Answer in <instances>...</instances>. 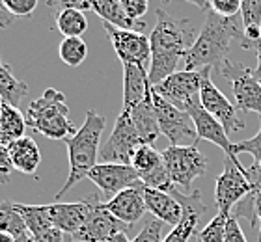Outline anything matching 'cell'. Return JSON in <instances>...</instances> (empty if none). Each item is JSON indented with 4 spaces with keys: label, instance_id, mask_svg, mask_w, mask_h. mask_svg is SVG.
<instances>
[{
    "label": "cell",
    "instance_id": "b9f144b4",
    "mask_svg": "<svg viewBox=\"0 0 261 242\" xmlns=\"http://www.w3.org/2000/svg\"><path fill=\"white\" fill-rule=\"evenodd\" d=\"M256 54H257V67L254 69V76H256V80L261 84V47L256 50Z\"/></svg>",
    "mask_w": 261,
    "mask_h": 242
},
{
    "label": "cell",
    "instance_id": "d590c367",
    "mask_svg": "<svg viewBox=\"0 0 261 242\" xmlns=\"http://www.w3.org/2000/svg\"><path fill=\"white\" fill-rule=\"evenodd\" d=\"M47 8L53 10L55 13L64 10H81V11L92 10L90 0H47Z\"/></svg>",
    "mask_w": 261,
    "mask_h": 242
},
{
    "label": "cell",
    "instance_id": "4dcf8cb0",
    "mask_svg": "<svg viewBox=\"0 0 261 242\" xmlns=\"http://www.w3.org/2000/svg\"><path fill=\"white\" fill-rule=\"evenodd\" d=\"M163 222L157 220V218H149V220L144 222L142 229L138 231L135 238L130 242H163Z\"/></svg>",
    "mask_w": 261,
    "mask_h": 242
},
{
    "label": "cell",
    "instance_id": "ffe728a7",
    "mask_svg": "<svg viewBox=\"0 0 261 242\" xmlns=\"http://www.w3.org/2000/svg\"><path fill=\"white\" fill-rule=\"evenodd\" d=\"M144 201H146V209L151 212L153 218L161 220L163 224H170L175 227L183 218V207L170 192L149 189L144 184Z\"/></svg>",
    "mask_w": 261,
    "mask_h": 242
},
{
    "label": "cell",
    "instance_id": "d4e9b609",
    "mask_svg": "<svg viewBox=\"0 0 261 242\" xmlns=\"http://www.w3.org/2000/svg\"><path fill=\"white\" fill-rule=\"evenodd\" d=\"M27 93L28 86L13 76L10 65L0 64V101L19 108V104L27 97Z\"/></svg>",
    "mask_w": 261,
    "mask_h": 242
},
{
    "label": "cell",
    "instance_id": "d6986e66",
    "mask_svg": "<svg viewBox=\"0 0 261 242\" xmlns=\"http://www.w3.org/2000/svg\"><path fill=\"white\" fill-rule=\"evenodd\" d=\"M47 216L53 226L58 227L65 235H75L88 218V201L86 198L73 203H53L45 205Z\"/></svg>",
    "mask_w": 261,
    "mask_h": 242
},
{
    "label": "cell",
    "instance_id": "1f68e13d",
    "mask_svg": "<svg viewBox=\"0 0 261 242\" xmlns=\"http://www.w3.org/2000/svg\"><path fill=\"white\" fill-rule=\"evenodd\" d=\"M243 0H207V10L215 11L220 17H237L241 13Z\"/></svg>",
    "mask_w": 261,
    "mask_h": 242
},
{
    "label": "cell",
    "instance_id": "8992f818",
    "mask_svg": "<svg viewBox=\"0 0 261 242\" xmlns=\"http://www.w3.org/2000/svg\"><path fill=\"white\" fill-rule=\"evenodd\" d=\"M218 75L231 84L235 106L241 112H256L261 118V84L254 76V69L226 60L218 67Z\"/></svg>",
    "mask_w": 261,
    "mask_h": 242
},
{
    "label": "cell",
    "instance_id": "4316f807",
    "mask_svg": "<svg viewBox=\"0 0 261 242\" xmlns=\"http://www.w3.org/2000/svg\"><path fill=\"white\" fill-rule=\"evenodd\" d=\"M130 166L135 168V172L138 173L140 181L151 175L155 170H159L161 166H164V158L163 153L157 151L153 145H140L136 149L133 160H130Z\"/></svg>",
    "mask_w": 261,
    "mask_h": 242
},
{
    "label": "cell",
    "instance_id": "4fadbf2b",
    "mask_svg": "<svg viewBox=\"0 0 261 242\" xmlns=\"http://www.w3.org/2000/svg\"><path fill=\"white\" fill-rule=\"evenodd\" d=\"M103 28L121 64L146 65L147 60H151V47L147 36L136 30L116 28L109 22H103Z\"/></svg>",
    "mask_w": 261,
    "mask_h": 242
},
{
    "label": "cell",
    "instance_id": "277c9868",
    "mask_svg": "<svg viewBox=\"0 0 261 242\" xmlns=\"http://www.w3.org/2000/svg\"><path fill=\"white\" fill-rule=\"evenodd\" d=\"M24 118L30 129L49 140H67L79 130L71 123L65 95L56 88H47L41 97L34 99L28 104Z\"/></svg>",
    "mask_w": 261,
    "mask_h": 242
},
{
    "label": "cell",
    "instance_id": "ab89813d",
    "mask_svg": "<svg viewBox=\"0 0 261 242\" xmlns=\"http://www.w3.org/2000/svg\"><path fill=\"white\" fill-rule=\"evenodd\" d=\"M246 198L252 201V207H254V214H256V222L259 220V235H257V242H261V190L256 194H248Z\"/></svg>",
    "mask_w": 261,
    "mask_h": 242
},
{
    "label": "cell",
    "instance_id": "44dd1931",
    "mask_svg": "<svg viewBox=\"0 0 261 242\" xmlns=\"http://www.w3.org/2000/svg\"><path fill=\"white\" fill-rule=\"evenodd\" d=\"M8 149H10L11 162L17 172L24 173V175H34L38 172L39 164H41V151L34 138L22 136L19 140L11 142Z\"/></svg>",
    "mask_w": 261,
    "mask_h": 242
},
{
    "label": "cell",
    "instance_id": "cb8c5ba5",
    "mask_svg": "<svg viewBox=\"0 0 261 242\" xmlns=\"http://www.w3.org/2000/svg\"><path fill=\"white\" fill-rule=\"evenodd\" d=\"M27 127V118L21 114V110L2 102V106H0V142L10 145L11 142L27 136L24 135Z\"/></svg>",
    "mask_w": 261,
    "mask_h": 242
},
{
    "label": "cell",
    "instance_id": "9a60e30c",
    "mask_svg": "<svg viewBox=\"0 0 261 242\" xmlns=\"http://www.w3.org/2000/svg\"><path fill=\"white\" fill-rule=\"evenodd\" d=\"M172 196H174L179 205L183 207V218L177 226L172 229V231L166 235L163 242H189L192 235H196V229H198V224H200V218L205 212V203L201 199L200 190H194L191 194H183L175 189L172 190Z\"/></svg>",
    "mask_w": 261,
    "mask_h": 242
},
{
    "label": "cell",
    "instance_id": "3957f363",
    "mask_svg": "<svg viewBox=\"0 0 261 242\" xmlns=\"http://www.w3.org/2000/svg\"><path fill=\"white\" fill-rule=\"evenodd\" d=\"M107 119L97 110H88L86 119L75 135L67 138V156H69V175L58 192L56 199L64 198L76 183L88 179V173L93 166H97L99 151H101V135L105 130Z\"/></svg>",
    "mask_w": 261,
    "mask_h": 242
},
{
    "label": "cell",
    "instance_id": "9c48e42d",
    "mask_svg": "<svg viewBox=\"0 0 261 242\" xmlns=\"http://www.w3.org/2000/svg\"><path fill=\"white\" fill-rule=\"evenodd\" d=\"M88 201V218L84 222V226L73 235L75 242H105L107 238H110L116 233H129L127 224H123L121 220H118L109 209L107 205L101 203L97 194H93L90 198H86Z\"/></svg>",
    "mask_w": 261,
    "mask_h": 242
},
{
    "label": "cell",
    "instance_id": "bcb514c9",
    "mask_svg": "<svg viewBox=\"0 0 261 242\" xmlns=\"http://www.w3.org/2000/svg\"><path fill=\"white\" fill-rule=\"evenodd\" d=\"M15 242H34V238L30 237V235H27V237H22V238H19V240H15Z\"/></svg>",
    "mask_w": 261,
    "mask_h": 242
},
{
    "label": "cell",
    "instance_id": "7bdbcfd3",
    "mask_svg": "<svg viewBox=\"0 0 261 242\" xmlns=\"http://www.w3.org/2000/svg\"><path fill=\"white\" fill-rule=\"evenodd\" d=\"M105 242H130V240L127 238V233H116V235H112V237L107 238Z\"/></svg>",
    "mask_w": 261,
    "mask_h": 242
},
{
    "label": "cell",
    "instance_id": "6da1fadb",
    "mask_svg": "<svg viewBox=\"0 0 261 242\" xmlns=\"http://www.w3.org/2000/svg\"><path fill=\"white\" fill-rule=\"evenodd\" d=\"M233 43H239L241 47L245 45L243 21L239 22V17H220L207 10L205 22L183 58L185 71H200L205 67L217 71L226 60H229L228 56Z\"/></svg>",
    "mask_w": 261,
    "mask_h": 242
},
{
    "label": "cell",
    "instance_id": "52a82bcc",
    "mask_svg": "<svg viewBox=\"0 0 261 242\" xmlns=\"http://www.w3.org/2000/svg\"><path fill=\"white\" fill-rule=\"evenodd\" d=\"M201 71V86H200V102L207 114H211L218 123L222 125L224 130L229 135L239 132L246 127L245 118L241 116V110H237L235 104L228 101V97L224 95L211 78V71L209 67Z\"/></svg>",
    "mask_w": 261,
    "mask_h": 242
},
{
    "label": "cell",
    "instance_id": "ba28073f",
    "mask_svg": "<svg viewBox=\"0 0 261 242\" xmlns=\"http://www.w3.org/2000/svg\"><path fill=\"white\" fill-rule=\"evenodd\" d=\"M144 145L138 130H136L130 114L127 110H121L116 118L114 130L110 132L109 140L101 145L99 158L103 162H114V164H129L135 156L136 149Z\"/></svg>",
    "mask_w": 261,
    "mask_h": 242
},
{
    "label": "cell",
    "instance_id": "d6a6232c",
    "mask_svg": "<svg viewBox=\"0 0 261 242\" xmlns=\"http://www.w3.org/2000/svg\"><path fill=\"white\" fill-rule=\"evenodd\" d=\"M4 2V8L10 11L11 15L15 17H32V13L38 8L39 0H2Z\"/></svg>",
    "mask_w": 261,
    "mask_h": 242
},
{
    "label": "cell",
    "instance_id": "836d02e7",
    "mask_svg": "<svg viewBox=\"0 0 261 242\" xmlns=\"http://www.w3.org/2000/svg\"><path fill=\"white\" fill-rule=\"evenodd\" d=\"M233 153L241 155V153H248L254 156V162H261V125L256 136H252L248 140H243L239 144H233Z\"/></svg>",
    "mask_w": 261,
    "mask_h": 242
},
{
    "label": "cell",
    "instance_id": "f6af8a7d",
    "mask_svg": "<svg viewBox=\"0 0 261 242\" xmlns=\"http://www.w3.org/2000/svg\"><path fill=\"white\" fill-rule=\"evenodd\" d=\"M0 242H15V238L11 237L10 233H6V231H0Z\"/></svg>",
    "mask_w": 261,
    "mask_h": 242
},
{
    "label": "cell",
    "instance_id": "8d00e7d4",
    "mask_svg": "<svg viewBox=\"0 0 261 242\" xmlns=\"http://www.w3.org/2000/svg\"><path fill=\"white\" fill-rule=\"evenodd\" d=\"M13 170L15 168H13V162H11L10 149H8V145L0 142V183H10Z\"/></svg>",
    "mask_w": 261,
    "mask_h": 242
},
{
    "label": "cell",
    "instance_id": "8fae6325",
    "mask_svg": "<svg viewBox=\"0 0 261 242\" xmlns=\"http://www.w3.org/2000/svg\"><path fill=\"white\" fill-rule=\"evenodd\" d=\"M153 106L157 114L159 130L161 135H164V138H168L170 145H181L183 142H192L194 145H198L196 127L189 112L175 108L155 92H153Z\"/></svg>",
    "mask_w": 261,
    "mask_h": 242
},
{
    "label": "cell",
    "instance_id": "5bb4252c",
    "mask_svg": "<svg viewBox=\"0 0 261 242\" xmlns=\"http://www.w3.org/2000/svg\"><path fill=\"white\" fill-rule=\"evenodd\" d=\"M88 179L97 186L101 192L114 198L121 190L133 189L142 183L135 168L129 164H114V162H101L93 166L88 173Z\"/></svg>",
    "mask_w": 261,
    "mask_h": 242
},
{
    "label": "cell",
    "instance_id": "484cf974",
    "mask_svg": "<svg viewBox=\"0 0 261 242\" xmlns=\"http://www.w3.org/2000/svg\"><path fill=\"white\" fill-rule=\"evenodd\" d=\"M56 30L64 38H81L88 30L86 13L81 10H64L55 13Z\"/></svg>",
    "mask_w": 261,
    "mask_h": 242
},
{
    "label": "cell",
    "instance_id": "e0dca14e",
    "mask_svg": "<svg viewBox=\"0 0 261 242\" xmlns=\"http://www.w3.org/2000/svg\"><path fill=\"white\" fill-rule=\"evenodd\" d=\"M105 205L118 220H121L127 226H133L138 220H142V216L146 214L147 210L146 201H144V183L133 186V189L121 190Z\"/></svg>",
    "mask_w": 261,
    "mask_h": 242
},
{
    "label": "cell",
    "instance_id": "e575fe53",
    "mask_svg": "<svg viewBox=\"0 0 261 242\" xmlns=\"http://www.w3.org/2000/svg\"><path fill=\"white\" fill-rule=\"evenodd\" d=\"M127 17L133 21H142V17L146 15L149 10V0H120Z\"/></svg>",
    "mask_w": 261,
    "mask_h": 242
},
{
    "label": "cell",
    "instance_id": "83f0119b",
    "mask_svg": "<svg viewBox=\"0 0 261 242\" xmlns=\"http://www.w3.org/2000/svg\"><path fill=\"white\" fill-rule=\"evenodd\" d=\"M58 56L65 65L79 67L88 58V45L82 38H64L58 45Z\"/></svg>",
    "mask_w": 261,
    "mask_h": 242
},
{
    "label": "cell",
    "instance_id": "7a4b0ae2",
    "mask_svg": "<svg viewBox=\"0 0 261 242\" xmlns=\"http://www.w3.org/2000/svg\"><path fill=\"white\" fill-rule=\"evenodd\" d=\"M191 21L175 19L170 13L159 8L157 21L149 34V47H151V60H149V82L157 86L164 78L174 75L177 71L179 60L185 58L187 50L194 43Z\"/></svg>",
    "mask_w": 261,
    "mask_h": 242
},
{
    "label": "cell",
    "instance_id": "74e56055",
    "mask_svg": "<svg viewBox=\"0 0 261 242\" xmlns=\"http://www.w3.org/2000/svg\"><path fill=\"white\" fill-rule=\"evenodd\" d=\"M224 242H248L245 237V233L239 226V218L233 214H229L228 224H226V235H224Z\"/></svg>",
    "mask_w": 261,
    "mask_h": 242
},
{
    "label": "cell",
    "instance_id": "603a6c76",
    "mask_svg": "<svg viewBox=\"0 0 261 242\" xmlns=\"http://www.w3.org/2000/svg\"><path fill=\"white\" fill-rule=\"evenodd\" d=\"M90 6L93 13H97L103 19V22H109L116 28L136 30V32H142L146 28L144 21H133L127 17L120 0H90Z\"/></svg>",
    "mask_w": 261,
    "mask_h": 242
},
{
    "label": "cell",
    "instance_id": "60d3db41",
    "mask_svg": "<svg viewBox=\"0 0 261 242\" xmlns=\"http://www.w3.org/2000/svg\"><path fill=\"white\" fill-rule=\"evenodd\" d=\"M15 21V17L4 8V2L0 0V28H10Z\"/></svg>",
    "mask_w": 261,
    "mask_h": 242
},
{
    "label": "cell",
    "instance_id": "30bf717a",
    "mask_svg": "<svg viewBox=\"0 0 261 242\" xmlns=\"http://www.w3.org/2000/svg\"><path fill=\"white\" fill-rule=\"evenodd\" d=\"M245 170V166H237L235 162L226 158L224 172L218 175L215 183V205L218 214L229 216L235 207L252 192Z\"/></svg>",
    "mask_w": 261,
    "mask_h": 242
},
{
    "label": "cell",
    "instance_id": "7dc6e473",
    "mask_svg": "<svg viewBox=\"0 0 261 242\" xmlns=\"http://www.w3.org/2000/svg\"><path fill=\"white\" fill-rule=\"evenodd\" d=\"M64 242H75V238H73V235H65Z\"/></svg>",
    "mask_w": 261,
    "mask_h": 242
},
{
    "label": "cell",
    "instance_id": "5b68a950",
    "mask_svg": "<svg viewBox=\"0 0 261 242\" xmlns=\"http://www.w3.org/2000/svg\"><path fill=\"white\" fill-rule=\"evenodd\" d=\"M163 158L174 184L185 190H192L194 179L205 175L209 168L207 156L194 144L170 145L163 151Z\"/></svg>",
    "mask_w": 261,
    "mask_h": 242
},
{
    "label": "cell",
    "instance_id": "7c38bea8",
    "mask_svg": "<svg viewBox=\"0 0 261 242\" xmlns=\"http://www.w3.org/2000/svg\"><path fill=\"white\" fill-rule=\"evenodd\" d=\"M201 71H175L161 84L153 86V92L179 110H189L200 102Z\"/></svg>",
    "mask_w": 261,
    "mask_h": 242
},
{
    "label": "cell",
    "instance_id": "ee69618b",
    "mask_svg": "<svg viewBox=\"0 0 261 242\" xmlns=\"http://www.w3.org/2000/svg\"><path fill=\"white\" fill-rule=\"evenodd\" d=\"M185 2H191V4L198 6V8H201V10L207 11V0H185Z\"/></svg>",
    "mask_w": 261,
    "mask_h": 242
},
{
    "label": "cell",
    "instance_id": "ac0fdd59",
    "mask_svg": "<svg viewBox=\"0 0 261 242\" xmlns=\"http://www.w3.org/2000/svg\"><path fill=\"white\" fill-rule=\"evenodd\" d=\"M153 93L146 65L123 64V110H130Z\"/></svg>",
    "mask_w": 261,
    "mask_h": 242
},
{
    "label": "cell",
    "instance_id": "f1b7e54d",
    "mask_svg": "<svg viewBox=\"0 0 261 242\" xmlns=\"http://www.w3.org/2000/svg\"><path fill=\"white\" fill-rule=\"evenodd\" d=\"M228 218L229 216L217 214L205 227H203V229H201V231L196 233V240L198 242H224Z\"/></svg>",
    "mask_w": 261,
    "mask_h": 242
},
{
    "label": "cell",
    "instance_id": "f546056e",
    "mask_svg": "<svg viewBox=\"0 0 261 242\" xmlns=\"http://www.w3.org/2000/svg\"><path fill=\"white\" fill-rule=\"evenodd\" d=\"M241 21H243V28L261 26V0H243Z\"/></svg>",
    "mask_w": 261,
    "mask_h": 242
},
{
    "label": "cell",
    "instance_id": "2e32d148",
    "mask_svg": "<svg viewBox=\"0 0 261 242\" xmlns=\"http://www.w3.org/2000/svg\"><path fill=\"white\" fill-rule=\"evenodd\" d=\"M187 112H189V116L192 118V123H194V127H196V144L200 140L211 142V144L218 145V147L226 153V158L235 162L237 166H243L239 162V158H237V155L233 153V144L229 142L228 132L224 130L222 125L218 123L211 114H207L205 110H203L201 102L192 104Z\"/></svg>",
    "mask_w": 261,
    "mask_h": 242
},
{
    "label": "cell",
    "instance_id": "c3c4849f",
    "mask_svg": "<svg viewBox=\"0 0 261 242\" xmlns=\"http://www.w3.org/2000/svg\"><path fill=\"white\" fill-rule=\"evenodd\" d=\"M0 106H2V101H0Z\"/></svg>",
    "mask_w": 261,
    "mask_h": 242
},
{
    "label": "cell",
    "instance_id": "f35d334b",
    "mask_svg": "<svg viewBox=\"0 0 261 242\" xmlns=\"http://www.w3.org/2000/svg\"><path fill=\"white\" fill-rule=\"evenodd\" d=\"M245 175L250 183V194H256L261 190V162H252V166H248L245 170Z\"/></svg>",
    "mask_w": 261,
    "mask_h": 242
},
{
    "label": "cell",
    "instance_id": "7402d4cb",
    "mask_svg": "<svg viewBox=\"0 0 261 242\" xmlns=\"http://www.w3.org/2000/svg\"><path fill=\"white\" fill-rule=\"evenodd\" d=\"M127 112L130 114V119H133V123H135L144 145L155 144V140L161 136V130H159L157 114H155V106H153V93L144 102L136 104L135 108H130Z\"/></svg>",
    "mask_w": 261,
    "mask_h": 242
}]
</instances>
